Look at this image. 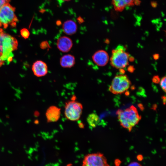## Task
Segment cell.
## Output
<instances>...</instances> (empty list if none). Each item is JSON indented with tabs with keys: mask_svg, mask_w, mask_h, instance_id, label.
<instances>
[{
	"mask_svg": "<svg viewBox=\"0 0 166 166\" xmlns=\"http://www.w3.org/2000/svg\"><path fill=\"white\" fill-rule=\"evenodd\" d=\"M18 42L16 39L6 33L0 28V54L5 61L10 62L12 60V52L17 49Z\"/></svg>",
	"mask_w": 166,
	"mask_h": 166,
	"instance_id": "cell-1",
	"label": "cell"
},
{
	"mask_svg": "<svg viewBox=\"0 0 166 166\" xmlns=\"http://www.w3.org/2000/svg\"><path fill=\"white\" fill-rule=\"evenodd\" d=\"M116 113L121 125L129 132L141 119L136 108L133 105L124 110L119 109Z\"/></svg>",
	"mask_w": 166,
	"mask_h": 166,
	"instance_id": "cell-2",
	"label": "cell"
},
{
	"mask_svg": "<svg viewBox=\"0 0 166 166\" xmlns=\"http://www.w3.org/2000/svg\"><path fill=\"white\" fill-rule=\"evenodd\" d=\"M15 8L8 3L0 9V28L15 27L18 19L15 14Z\"/></svg>",
	"mask_w": 166,
	"mask_h": 166,
	"instance_id": "cell-3",
	"label": "cell"
},
{
	"mask_svg": "<svg viewBox=\"0 0 166 166\" xmlns=\"http://www.w3.org/2000/svg\"><path fill=\"white\" fill-rule=\"evenodd\" d=\"M75 96L72 97L71 100L66 102L64 114L65 117L72 121L78 120L81 116L83 106L80 102L75 100Z\"/></svg>",
	"mask_w": 166,
	"mask_h": 166,
	"instance_id": "cell-4",
	"label": "cell"
},
{
	"mask_svg": "<svg viewBox=\"0 0 166 166\" xmlns=\"http://www.w3.org/2000/svg\"><path fill=\"white\" fill-rule=\"evenodd\" d=\"M125 47L119 45L117 48L112 51V56L110 58V64L117 69L123 68L128 64L129 55L126 52Z\"/></svg>",
	"mask_w": 166,
	"mask_h": 166,
	"instance_id": "cell-5",
	"label": "cell"
},
{
	"mask_svg": "<svg viewBox=\"0 0 166 166\" xmlns=\"http://www.w3.org/2000/svg\"><path fill=\"white\" fill-rule=\"evenodd\" d=\"M131 85V82L127 75H117L113 79L109 89L113 94H120L126 91Z\"/></svg>",
	"mask_w": 166,
	"mask_h": 166,
	"instance_id": "cell-6",
	"label": "cell"
},
{
	"mask_svg": "<svg viewBox=\"0 0 166 166\" xmlns=\"http://www.w3.org/2000/svg\"><path fill=\"white\" fill-rule=\"evenodd\" d=\"M82 166H110L104 154L100 152L88 154L85 156Z\"/></svg>",
	"mask_w": 166,
	"mask_h": 166,
	"instance_id": "cell-7",
	"label": "cell"
},
{
	"mask_svg": "<svg viewBox=\"0 0 166 166\" xmlns=\"http://www.w3.org/2000/svg\"><path fill=\"white\" fill-rule=\"evenodd\" d=\"M56 45L57 49L63 53H67L72 49L73 42L71 39L66 36H62L57 40Z\"/></svg>",
	"mask_w": 166,
	"mask_h": 166,
	"instance_id": "cell-8",
	"label": "cell"
},
{
	"mask_svg": "<svg viewBox=\"0 0 166 166\" xmlns=\"http://www.w3.org/2000/svg\"><path fill=\"white\" fill-rule=\"evenodd\" d=\"M32 69L34 75L38 77L45 76L48 72L46 64L41 60H37L34 62Z\"/></svg>",
	"mask_w": 166,
	"mask_h": 166,
	"instance_id": "cell-9",
	"label": "cell"
},
{
	"mask_svg": "<svg viewBox=\"0 0 166 166\" xmlns=\"http://www.w3.org/2000/svg\"><path fill=\"white\" fill-rule=\"evenodd\" d=\"M92 58L94 62L97 65L103 66L107 63L109 56L106 51L103 50H99L93 54Z\"/></svg>",
	"mask_w": 166,
	"mask_h": 166,
	"instance_id": "cell-10",
	"label": "cell"
},
{
	"mask_svg": "<svg viewBox=\"0 0 166 166\" xmlns=\"http://www.w3.org/2000/svg\"><path fill=\"white\" fill-rule=\"evenodd\" d=\"M45 116L48 122H56L60 117L61 109L55 106H50L46 110Z\"/></svg>",
	"mask_w": 166,
	"mask_h": 166,
	"instance_id": "cell-11",
	"label": "cell"
},
{
	"mask_svg": "<svg viewBox=\"0 0 166 166\" xmlns=\"http://www.w3.org/2000/svg\"><path fill=\"white\" fill-rule=\"evenodd\" d=\"M63 32L66 34L72 35L77 32V25L73 21L69 20L63 23L62 26Z\"/></svg>",
	"mask_w": 166,
	"mask_h": 166,
	"instance_id": "cell-12",
	"label": "cell"
},
{
	"mask_svg": "<svg viewBox=\"0 0 166 166\" xmlns=\"http://www.w3.org/2000/svg\"><path fill=\"white\" fill-rule=\"evenodd\" d=\"M134 0H112V4L115 10L121 12L126 6L134 5Z\"/></svg>",
	"mask_w": 166,
	"mask_h": 166,
	"instance_id": "cell-13",
	"label": "cell"
},
{
	"mask_svg": "<svg viewBox=\"0 0 166 166\" xmlns=\"http://www.w3.org/2000/svg\"><path fill=\"white\" fill-rule=\"evenodd\" d=\"M75 63V58L71 54H66L62 56L60 59L61 66L64 68H70L74 66Z\"/></svg>",
	"mask_w": 166,
	"mask_h": 166,
	"instance_id": "cell-14",
	"label": "cell"
},
{
	"mask_svg": "<svg viewBox=\"0 0 166 166\" xmlns=\"http://www.w3.org/2000/svg\"><path fill=\"white\" fill-rule=\"evenodd\" d=\"M87 121L89 125L92 128L99 125L101 122L98 116L94 113L90 114L87 117Z\"/></svg>",
	"mask_w": 166,
	"mask_h": 166,
	"instance_id": "cell-15",
	"label": "cell"
},
{
	"mask_svg": "<svg viewBox=\"0 0 166 166\" xmlns=\"http://www.w3.org/2000/svg\"><path fill=\"white\" fill-rule=\"evenodd\" d=\"M20 34L22 37L26 39L28 38L30 33L29 30L26 28H23L20 30Z\"/></svg>",
	"mask_w": 166,
	"mask_h": 166,
	"instance_id": "cell-16",
	"label": "cell"
},
{
	"mask_svg": "<svg viewBox=\"0 0 166 166\" xmlns=\"http://www.w3.org/2000/svg\"><path fill=\"white\" fill-rule=\"evenodd\" d=\"M160 81V85L163 90L166 92V77H163Z\"/></svg>",
	"mask_w": 166,
	"mask_h": 166,
	"instance_id": "cell-17",
	"label": "cell"
},
{
	"mask_svg": "<svg viewBox=\"0 0 166 166\" xmlns=\"http://www.w3.org/2000/svg\"><path fill=\"white\" fill-rule=\"evenodd\" d=\"M10 0H0V9L5 5L9 3Z\"/></svg>",
	"mask_w": 166,
	"mask_h": 166,
	"instance_id": "cell-18",
	"label": "cell"
},
{
	"mask_svg": "<svg viewBox=\"0 0 166 166\" xmlns=\"http://www.w3.org/2000/svg\"><path fill=\"white\" fill-rule=\"evenodd\" d=\"M152 81L155 83L158 84L160 81V79L158 76H154L152 79Z\"/></svg>",
	"mask_w": 166,
	"mask_h": 166,
	"instance_id": "cell-19",
	"label": "cell"
},
{
	"mask_svg": "<svg viewBox=\"0 0 166 166\" xmlns=\"http://www.w3.org/2000/svg\"><path fill=\"white\" fill-rule=\"evenodd\" d=\"M127 166H142V165L137 162L133 161L129 163Z\"/></svg>",
	"mask_w": 166,
	"mask_h": 166,
	"instance_id": "cell-20",
	"label": "cell"
},
{
	"mask_svg": "<svg viewBox=\"0 0 166 166\" xmlns=\"http://www.w3.org/2000/svg\"><path fill=\"white\" fill-rule=\"evenodd\" d=\"M121 163V161L119 159H116L114 160V164L115 166H120Z\"/></svg>",
	"mask_w": 166,
	"mask_h": 166,
	"instance_id": "cell-21",
	"label": "cell"
},
{
	"mask_svg": "<svg viewBox=\"0 0 166 166\" xmlns=\"http://www.w3.org/2000/svg\"><path fill=\"white\" fill-rule=\"evenodd\" d=\"M127 69L128 72L132 73L134 71L135 68L133 66L130 65L128 67Z\"/></svg>",
	"mask_w": 166,
	"mask_h": 166,
	"instance_id": "cell-22",
	"label": "cell"
},
{
	"mask_svg": "<svg viewBox=\"0 0 166 166\" xmlns=\"http://www.w3.org/2000/svg\"><path fill=\"white\" fill-rule=\"evenodd\" d=\"M137 159L139 161H142L144 159L143 156L141 154H139L136 156Z\"/></svg>",
	"mask_w": 166,
	"mask_h": 166,
	"instance_id": "cell-23",
	"label": "cell"
},
{
	"mask_svg": "<svg viewBox=\"0 0 166 166\" xmlns=\"http://www.w3.org/2000/svg\"><path fill=\"white\" fill-rule=\"evenodd\" d=\"M5 62V61L3 60L1 55L0 54V67L2 66Z\"/></svg>",
	"mask_w": 166,
	"mask_h": 166,
	"instance_id": "cell-24",
	"label": "cell"
},
{
	"mask_svg": "<svg viewBox=\"0 0 166 166\" xmlns=\"http://www.w3.org/2000/svg\"><path fill=\"white\" fill-rule=\"evenodd\" d=\"M153 57L154 59L157 60L159 58V55L158 54H155L153 55Z\"/></svg>",
	"mask_w": 166,
	"mask_h": 166,
	"instance_id": "cell-25",
	"label": "cell"
},
{
	"mask_svg": "<svg viewBox=\"0 0 166 166\" xmlns=\"http://www.w3.org/2000/svg\"><path fill=\"white\" fill-rule=\"evenodd\" d=\"M119 72L120 73L122 74H124L125 72L123 68L119 69Z\"/></svg>",
	"mask_w": 166,
	"mask_h": 166,
	"instance_id": "cell-26",
	"label": "cell"
},
{
	"mask_svg": "<svg viewBox=\"0 0 166 166\" xmlns=\"http://www.w3.org/2000/svg\"><path fill=\"white\" fill-rule=\"evenodd\" d=\"M163 103L165 105L166 102V97L165 96H162V97Z\"/></svg>",
	"mask_w": 166,
	"mask_h": 166,
	"instance_id": "cell-27",
	"label": "cell"
},
{
	"mask_svg": "<svg viewBox=\"0 0 166 166\" xmlns=\"http://www.w3.org/2000/svg\"><path fill=\"white\" fill-rule=\"evenodd\" d=\"M134 58L133 57H129L128 59V60L131 62L133 61H134Z\"/></svg>",
	"mask_w": 166,
	"mask_h": 166,
	"instance_id": "cell-28",
	"label": "cell"
},
{
	"mask_svg": "<svg viewBox=\"0 0 166 166\" xmlns=\"http://www.w3.org/2000/svg\"><path fill=\"white\" fill-rule=\"evenodd\" d=\"M38 114L39 113H38V112L37 111H35V113H34V115L36 116H38Z\"/></svg>",
	"mask_w": 166,
	"mask_h": 166,
	"instance_id": "cell-29",
	"label": "cell"
},
{
	"mask_svg": "<svg viewBox=\"0 0 166 166\" xmlns=\"http://www.w3.org/2000/svg\"><path fill=\"white\" fill-rule=\"evenodd\" d=\"M105 42L107 44H109V40L108 39H106L105 41Z\"/></svg>",
	"mask_w": 166,
	"mask_h": 166,
	"instance_id": "cell-30",
	"label": "cell"
},
{
	"mask_svg": "<svg viewBox=\"0 0 166 166\" xmlns=\"http://www.w3.org/2000/svg\"><path fill=\"white\" fill-rule=\"evenodd\" d=\"M70 0H59V1H61V2H64V1H69Z\"/></svg>",
	"mask_w": 166,
	"mask_h": 166,
	"instance_id": "cell-31",
	"label": "cell"
},
{
	"mask_svg": "<svg viewBox=\"0 0 166 166\" xmlns=\"http://www.w3.org/2000/svg\"><path fill=\"white\" fill-rule=\"evenodd\" d=\"M66 166H73V165L72 164H69L67 165Z\"/></svg>",
	"mask_w": 166,
	"mask_h": 166,
	"instance_id": "cell-32",
	"label": "cell"
},
{
	"mask_svg": "<svg viewBox=\"0 0 166 166\" xmlns=\"http://www.w3.org/2000/svg\"><path fill=\"white\" fill-rule=\"evenodd\" d=\"M38 121L36 120L35 121H34V123H36V124H37V123H38Z\"/></svg>",
	"mask_w": 166,
	"mask_h": 166,
	"instance_id": "cell-33",
	"label": "cell"
}]
</instances>
